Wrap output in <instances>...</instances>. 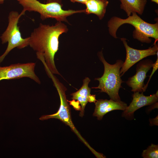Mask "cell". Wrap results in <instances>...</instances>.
Instances as JSON below:
<instances>
[{
	"mask_svg": "<svg viewBox=\"0 0 158 158\" xmlns=\"http://www.w3.org/2000/svg\"><path fill=\"white\" fill-rule=\"evenodd\" d=\"M68 30L67 26L57 21L54 25L40 23L29 37V45L42 56L50 71L54 74L61 75L56 66L54 56L59 49V38Z\"/></svg>",
	"mask_w": 158,
	"mask_h": 158,
	"instance_id": "1",
	"label": "cell"
},
{
	"mask_svg": "<svg viewBox=\"0 0 158 158\" xmlns=\"http://www.w3.org/2000/svg\"><path fill=\"white\" fill-rule=\"evenodd\" d=\"M126 19H122L117 16L111 17L108 21L107 26L110 35L115 38H118L116 32L118 28L124 24H128L133 26L135 30L133 32V38L142 42L150 43L152 40L155 39L154 44L158 40V23L154 24L148 23L142 20L136 13Z\"/></svg>",
	"mask_w": 158,
	"mask_h": 158,
	"instance_id": "2",
	"label": "cell"
},
{
	"mask_svg": "<svg viewBox=\"0 0 158 158\" xmlns=\"http://www.w3.org/2000/svg\"><path fill=\"white\" fill-rule=\"evenodd\" d=\"M97 55L104 65V71L101 77L95 79L99 81L98 86L92 88L99 89L100 92L106 93L111 99L114 101L122 102L119 95V91L122 87L121 84L123 82L120 73L123 62L121 60H118L115 63L111 64L104 59L102 51L98 52Z\"/></svg>",
	"mask_w": 158,
	"mask_h": 158,
	"instance_id": "3",
	"label": "cell"
},
{
	"mask_svg": "<svg viewBox=\"0 0 158 158\" xmlns=\"http://www.w3.org/2000/svg\"><path fill=\"white\" fill-rule=\"evenodd\" d=\"M23 7V11H35L39 13L42 20L48 18L56 19L57 21H64L69 24L66 18L74 14L84 13L85 9L63 10L61 0H47L43 4L37 0H17Z\"/></svg>",
	"mask_w": 158,
	"mask_h": 158,
	"instance_id": "4",
	"label": "cell"
},
{
	"mask_svg": "<svg viewBox=\"0 0 158 158\" xmlns=\"http://www.w3.org/2000/svg\"><path fill=\"white\" fill-rule=\"evenodd\" d=\"M49 77L52 80L56 88L60 99V104L59 109L56 113L54 114L42 116L40 118L41 120L54 118L59 119L68 126L80 140L91 150L93 153L96 151L92 148L86 141L82 137L75 127L72 121L70 107L68 102L66 95L67 90L66 87L60 82L58 79L51 72L48 73Z\"/></svg>",
	"mask_w": 158,
	"mask_h": 158,
	"instance_id": "5",
	"label": "cell"
},
{
	"mask_svg": "<svg viewBox=\"0 0 158 158\" xmlns=\"http://www.w3.org/2000/svg\"><path fill=\"white\" fill-rule=\"evenodd\" d=\"M25 13L22 11L19 14L17 11H12L9 14L8 26L0 37L2 43L8 42V45L4 53L0 56V63L14 48L22 49L29 45V37L25 38L22 37L19 27L18 25L20 18Z\"/></svg>",
	"mask_w": 158,
	"mask_h": 158,
	"instance_id": "6",
	"label": "cell"
},
{
	"mask_svg": "<svg viewBox=\"0 0 158 158\" xmlns=\"http://www.w3.org/2000/svg\"><path fill=\"white\" fill-rule=\"evenodd\" d=\"M36 63L30 62L12 64L5 67L0 66V81L27 77L40 84V81L35 71Z\"/></svg>",
	"mask_w": 158,
	"mask_h": 158,
	"instance_id": "7",
	"label": "cell"
},
{
	"mask_svg": "<svg viewBox=\"0 0 158 158\" xmlns=\"http://www.w3.org/2000/svg\"><path fill=\"white\" fill-rule=\"evenodd\" d=\"M125 47L126 56L120 71L121 77L133 66L143 58L150 56L155 55L158 51V44H154L152 47L144 50L134 49L129 46L125 38H121Z\"/></svg>",
	"mask_w": 158,
	"mask_h": 158,
	"instance_id": "8",
	"label": "cell"
},
{
	"mask_svg": "<svg viewBox=\"0 0 158 158\" xmlns=\"http://www.w3.org/2000/svg\"><path fill=\"white\" fill-rule=\"evenodd\" d=\"M153 63L152 60L147 59L141 61L137 64L136 73L126 82L127 85L132 88L131 91L144 92V81L147 73L152 67Z\"/></svg>",
	"mask_w": 158,
	"mask_h": 158,
	"instance_id": "9",
	"label": "cell"
},
{
	"mask_svg": "<svg viewBox=\"0 0 158 158\" xmlns=\"http://www.w3.org/2000/svg\"><path fill=\"white\" fill-rule=\"evenodd\" d=\"M138 92H134L132 95L133 99L128 106L123 111L122 116L127 119H131L134 113L138 109L146 106L153 104L158 101V91L153 95L145 96L143 92L141 93Z\"/></svg>",
	"mask_w": 158,
	"mask_h": 158,
	"instance_id": "10",
	"label": "cell"
},
{
	"mask_svg": "<svg viewBox=\"0 0 158 158\" xmlns=\"http://www.w3.org/2000/svg\"><path fill=\"white\" fill-rule=\"evenodd\" d=\"M95 108L93 115L98 120L102 119L107 113L113 110H119L124 111L127 106V104L123 102H119L110 99H99L95 103Z\"/></svg>",
	"mask_w": 158,
	"mask_h": 158,
	"instance_id": "11",
	"label": "cell"
},
{
	"mask_svg": "<svg viewBox=\"0 0 158 158\" xmlns=\"http://www.w3.org/2000/svg\"><path fill=\"white\" fill-rule=\"evenodd\" d=\"M90 81V80L89 78L85 77L83 80V84L80 88L77 91L71 95L72 96L71 98L73 100H77V102L81 105L79 116L81 117L84 115L85 108L89 102L91 95V88L88 86Z\"/></svg>",
	"mask_w": 158,
	"mask_h": 158,
	"instance_id": "12",
	"label": "cell"
},
{
	"mask_svg": "<svg viewBox=\"0 0 158 158\" xmlns=\"http://www.w3.org/2000/svg\"><path fill=\"white\" fill-rule=\"evenodd\" d=\"M108 4V0H89L85 4L86 8L85 13L95 14L101 20L105 15Z\"/></svg>",
	"mask_w": 158,
	"mask_h": 158,
	"instance_id": "13",
	"label": "cell"
},
{
	"mask_svg": "<svg viewBox=\"0 0 158 158\" xmlns=\"http://www.w3.org/2000/svg\"><path fill=\"white\" fill-rule=\"evenodd\" d=\"M120 8L125 11L128 16L133 13L142 15L143 13L147 0H119Z\"/></svg>",
	"mask_w": 158,
	"mask_h": 158,
	"instance_id": "14",
	"label": "cell"
},
{
	"mask_svg": "<svg viewBox=\"0 0 158 158\" xmlns=\"http://www.w3.org/2000/svg\"><path fill=\"white\" fill-rule=\"evenodd\" d=\"M142 156L144 158H157L158 145L152 144L146 149L144 150Z\"/></svg>",
	"mask_w": 158,
	"mask_h": 158,
	"instance_id": "15",
	"label": "cell"
},
{
	"mask_svg": "<svg viewBox=\"0 0 158 158\" xmlns=\"http://www.w3.org/2000/svg\"><path fill=\"white\" fill-rule=\"evenodd\" d=\"M158 51H157L156 53V54L157 55V60L156 61V62L154 63L153 64V65L152 68H153V70L152 71V73L149 76V80L146 83V85H145L144 87V92H145L146 91V89H147V88L148 87V84H149V83L150 80V79L151 78H152V75L154 74V72H155V71L158 68Z\"/></svg>",
	"mask_w": 158,
	"mask_h": 158,
	"instance_id": "16",
	"label": "cell"
},
{
	"mask_svg": "<svg viewBox=\"0 0 158 158\" xmlns=\"http://www.w3.org/2000/svg\"><path fill=\"white\" fill-rule=\"evenodd\" d=\"M150 124L152 126L158 125V116L155 118L150 119Z\"/></svg>",
	"mask_w": 158,
	"mask_h": 158,
	"instance_id": "17",
	"label": "cell"
},
{
	"mask_svg": "<svg viewBox=\"0 0 158 158\" xmlns=\"http://www.w3.org/2000/svg\"><path fill=\"white\" fill-rule=\"evenodd\" d=\"M96 99L95 95H90L89 100V102H95L96 101Z\"/></svg>",
	"mask_w": 158,
	"mask_h": 158,
	"instance_id": "18",
	"label": "cell"
},
{
	"mask_svg": "<svg viewBox=\"0 0 158 158\" xmlns=\"http://www.w3.org/2000/svg\"><path fill=\"white\" fill-rule=\"evenodd\" d=\"M89 0H70V1L73 3L78 2L84 4Z\"/></svg>",
	"mask_w": 158,
	"mask_h": 158,
	"instance_id": "19",
	"label": "cell"
},
{
	"mask_svg": "<svg viewBox=\"0 0 158 158\" xmlns=\"http://www.w3.org/2000/svg\"><path fill=\"white\" fill-rule=\"evenodd\" d=\"M151 1L153 2H154L156 3V4H158V0H151Z\"/></svg>",
	"mask_w": 158,
	"mask_h": 158,
	"instance_id": "20",
	"label": "cell"
},
{
	"mask_svg": "<svg viewBox=\"0 0 158 158\" xmlns=\"http://www.w3.org/2000/svg\"><path fill=\"white\" fill-rule=\"evenodd\" d=\"M5 0H0V4H2L4 3Z\"/></svg>",
	"mask_w": 158,
	"mask_h": 158,
	"instance_id": "21",
	"label": "cell"
}]
</instances>
